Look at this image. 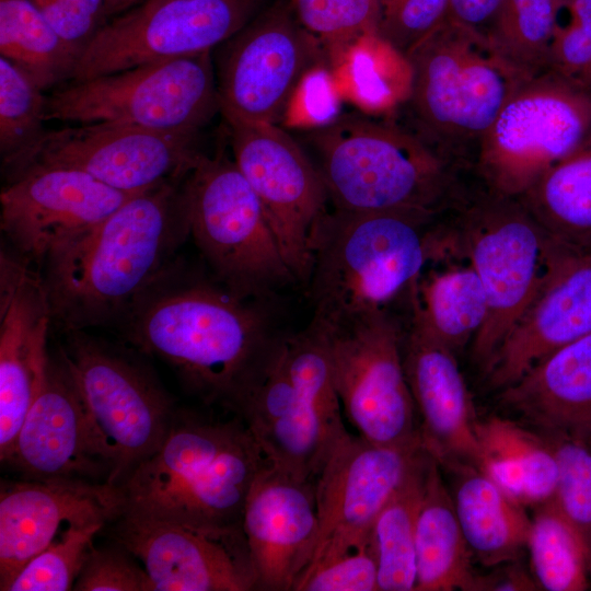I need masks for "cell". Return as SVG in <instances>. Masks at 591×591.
<instances>
[{
	"label": "cell",
	"instance_id": "6da1fadb",
	"mask_svg": "<svg viewBox=\"0 0 591 591\" xmlns=\"http://www.w3.org/2000/svg\"><path fill=\"white\" fill-rule=\"evenodd\" d=\"M117 326L130 347L167 364L188 394L233 415L281 336L253 299L198 275L179 256Z\"/></svg>",
	"mask_w": 591,
	"mask_h": 591
},
{
	"label": "cell",
	"instance_id": "7a4b0ae2",
	"mask_svg": "<svg viewBox=\"0 0 591 591\" xmlns=\"http://www.w3.org/2000/svg\"><path fill=\"white\" fill-rule=\"evenodd\" d=\"M186 176L132 196L44 260L39 274L59 331L117 325L178 257L190 236Z\"/></svg>",
	"mask_w": 591,
	"mask_h": 591
},
{
	"label": "cell",
	"instance_id": "3957f363",
	"mask_svg": "<svg viewBox=\"0 0 591 591\" xmlns=\"http://www.w3.org/2000/svg\"><path fill=\"white\" fill-rule=\"evenodd\" d=\"M269 463L244 421L176 408L159 450L117 486L121 513L242 528L250 488Z\"/></svg>",
	"mask_w": 591,
	"mask_h": 591
},
{
	"label": "cell",
	"instance_id": "277c9868",
	"mask_svg": "<svg viewBox=\"0 0 591 591\" xmlns=\"http://www.w3.org/2000/svg\"><path fill=\"white\" fill-rule=\"evenodd\" d=\"M304 143L335 209L442 216L468 186L470 171L398 124L345 114L308 131Z\"/></svg>",
	"mask_w": 591,
	"mask_h": 591
},
{
	"label": "cell",
	"instance_id": "5b68a950",
	"mask_svg": "<svg viewBox=\"0 0 591 591\" xmlns=\"http://www.w3.org/2000/svg\"><path fill=\"white\" fill-rule=\"evenodd\" d=\"M404 126L445 161L472 171L479 147L529 77L484 34L445 18L405 57Z\"/></svg>",
	"mask_w": 591,
	"mask_h": 591
},
{
	"label": "cell",
	"instance_id": "8992f818",
	"mask_svg": "<svg viewBox=\"0 0 591 591\" xmlns=\"http://www.w3.org/2000/svg\"><path fill=\"white\" fill-rule=\"evenodd\" d=\"M442 216L327 211L312 245L313 318L337 327L408 298L432 260Z\"/></svg>",
	"mask_w": 591,
	"mask_h": 591
},
{
	"label": "cell",
	"instance_id": "52a82bcc",
	"mask_svg": "<svg viewBox=\"0 0 591 591\" xmlns=\"http://www.w3.org/2000/svg\"><path fill=\"white\" fill-rule=\"evenodd\" d=\"M445 253L466 260L488 302L485 324L472 341L483 370L512 327L570 252L557 244L517 197L485 187L474 177L443 219Z\"/></svg>",
	"mask_w": 591,
	"mask_h": 591
},
{
	"label": "cell",
	"instance_id": "ba28073f",
	"mask_svg": "<svg viewBox=\"0 0 591 591\" xmlns=\"http://www.w3.org/2000/svg\"><path fill=\"white\" fill-rule=\"evenodd\" d=\"M341 412L328 331L311 321L302 332L280 336L235 416L274 466L315 482L349 433Z\"/></svg>",
	"mask_w": 591,
	"mask_h": 591
},
{
	"label": "cell",
	"instance_id": "9c48e42d",
	"mask_svg": "<svg viewBox=\"0 0 591 591\" xmlns=\"http://www.w3.org/2000/svg\"><path fill=\"white\" fill-rule=\"evenodd\" d=\"M59 351L80 392L95 444L120 485L162 445L175 403L138 350L92 336L63 333Z\"/></svg>",
	"mask_w": 591,
	"mask_h": 591
},
{
	"label": "cell",
	"instance_id": "30bf717a",
	"mask_svg": "<svg viewBox=\"0 0 591 591\" xmlns=\"http://www.w3.org/2000/svg\"><path fill=\"white\" fill-rule=\"evenodd\" d=\"M190 237L212 278L245 299L296 280L264 208L234 160L200 154L185 179Z\"/></svg>",
	"mask_w": 591,
	"mask_h": 591
},
{
	"label": "cell",
	"instance_id": "8fae6325",
	"mask_svg": "<svg viewBox=\"0 0 591 591\" xmlns=\"http://www.w3.org/2000/svg\"><path fill=\"white\" fill-rule=\"evenodd\" d=\"M219 111L211 50L69 82L46 99L47 120L196 135Z\"/></svg>",
	"mask_w": 591,
	"mask_h": 591
},
{
	"label": "cell",
	"instance_id": "7c38bea8",
	"mask_svg": "<svg viewBox=\"0 0 591 591\" xmlns=\"http://www.w3.org/2000/svg\"><path fill=\"white\" fill-rule=\"evenodd\" d=\"M591 134V92L551 70L526 78L487 131L472 172L520 197Z\"/></svg>",
	"mask_w": 591,
	"mask_h": 591
},
{
	"label": "cell",
	"instance_id": "4fadbf2b",
	"mask_svg": "<svg viewBox=\"0 0 591 591\" xmlns=\"http://www.w3.org/2000/svg\"><path fill=\"white\" fill-rule=\"evenodd\" d=\"M258 0H140L104 21L69 82L211 50L253 18Z\"/></svg>",
	"mask_w": 591,
	"mask_h": 591
},
{
	"label": "cell",
	"instance_id": "5bb4252c",
	"mask_svg": "<svg viewBox=\"0 0 591 591\" xmlns=\"http://www.w3.org/2000/svg\"><path fill=\"white\" fill-rule=\"evenodd\" d=\"M326 327L341 408L358 436L384 447L422 444L398 321L381 310Z\"/></svg>",
	"mask_w": 591,
	"mask_h": 591
},
{
	"label": "cell",
	"instance_id": "9a60e30c",
	"mask_svg": "<svg viewBox=\"0 0 591 591\" xmlns=\"http://www.w3.org/2000/svg\"><path fill=\"white\" fill-rule=\"evenodd\" d=\"M196 134L116 123L45 130L4 165L11 179L36 167L79 170L125 193H142L185 177L202 153Z\"/></svg>",
	"mask_w": 591,
	"mask_h": 591
},
{
	"label": "cell",
	"instance_id": "2e32d148",
	"mask_svg": "<svg viewBox=\"0 0 591 591\" xmlns=\"http://www.w3.org/2000/svg\"><path fill=\"white\" fill-rule=\"evenodd\" d=\"M233 160L257 195L296 280L309 281L327 188L310 155L276 124L224 118Z\"/></svg>",
	"mask_w": 591,
	"mask_h": 591
},
{
	"label": "cell",
	"instance_id": "e0dca14e",
	"mask_svg": "<svg viewBox=\"0 0 591 591\" xmlns=\"http://www.w3.org/2000/svg\"><path fill=\"white\" fill-rule=\"evenodd\" d=\"M323 57L290 3L254 16L228 39L217 71L224 118L277 124L303 79Z\"/></svg>",
	"mask_w": 591,
	"mask_h": 591
},
{
	"label": "cell",
	"instance_id": "ac0fdd59",
	"mask_svg": "<svg viewBox=\"0 0 591 591\" xmlns=\"http://www.w3.org/2000/svg\"><path fill=\"white\" fill-rule=\"evenodd\" d=\"M112 541L146 569L153 591H251L256 575L242 528H204L120 513Z\"/></svg>",
	"mask_w": 591,
	"mask_h": 591
},
{
	"label": "cell",
	"instance_id": "d6986e66",
	"mask_svg": "<svg viewBox=\"0 0 591 591\" xmlns=\"http://www.w3.org/2000/svg\"><path fill=\"white\" fill-rule=\"evenodd\" d=\"M137 194L109 187L79 170L32 167L9 181L0 194L1 230L14 253L39 268L53 252Z\"/></svg>",
	"mask_w": 591,
	"mask_h": 591
},
{
	"label": "cell",
	"instance_id": "ffe728a7",
	"mask_svg": "<svg viewBox=\"0 0 591 591\" xmlns=\"http://www.w3.org/2000/svg\"><path fill=\"white\" fill-rule=\"evenodd\" d=\"M53 316L38 271L18 254L0 256V460L16 434L44 379Z\"/></svg>",
	"mask_w": 591,
	"mask_h": 591
},
{
	"label": "cell",
	"instance_id": "44dd1931",
	"mask_svg": "<svg viewBox=\"0 0 591 591\" xmlns=\"http://www.w3.org/2000/svg\"><path fill=\"white\" fill-rule=\"evenodd\" d=\"M24 479L108 483L74 378L58 351L48 358L40 389L4 463Z\"/></svg>",
	"mask_w": 591,
	"mask_h": 591
},
{
	"label": "cell",
	"instance_id": "7402d4cb",
	"mask_svg": "<svg viewBox=\"0 0 591 591\" xmlns=\"http://www.w3.org/2000/svg\"><path fill=\"white\" fill-rule=\"evenodd\" d=\"M424 449L378 445L348 433L315 479L320 534L313 557L370 535Z\"/></svg>",
	"mask_w": 591,
	"mask_h": 591
},
{
	"label": "cell",
	"instance_id": "603a6c76",
	"mask_svg": "<svg viewBox=\"0 0 591 591\" xmlns=\"http://www.w3.org/2000/svg\"><path fill=\"white\" fill-rule=\"evenodd\" d=\"M121 513L116 486L80 479L1 482L0 590L71 525H108Z\"/></svg>",
	"mask_w": 591,
	"mask_h": 591
},
{
	"label": "cell",
	"instance_id": "cb8c5ba5",
	"mask_svg": "<svg viewBox=\"0 0 591 591\" xmlns=\"http://www.w3.org/2000/svg\"><path fill=\"white\" fill-rule=\"evenodd\" d=\"M242 529L256 590L294 591L320 534L315 482L297 479L269 462L250 488Z\"/></svg>",
	"mask_w": 591,
	"mask_h": 591
},
{
	"label": "cell",
	"instance_id": "d4e9b609",
	"mask_svg": "<svg viewBox=\"0 0 591 591\" xmlns=\"http://www.w3.org/2000/svg\"><path fill=\"white\" fill-rule=\"evenodd\" d=\"M409 322L403 336V362L422 445L441 467L478 468V421L454 351L413 314Z\"/></svg>",
	"mask_w": 591,
	"mask_h": 591
},
{
	"label": "cell",
	"instance_id": "484cf974",
	"mask_svg": "<svg viewBox=\"0 0 591 591\" xmlns=\"http://www.w3.org/2000/svg\"><path fill=\"white\" fill-rule=\"evenodd\" d=\"M591 334V251L569 252L499 346L484 372L501 390L538 361Z\"/></svg>",
	"mask_w": 591,
	"mask_h": 591
},
{
	"label": "cell",
	"instance_id": "4316f807",
	"mask_svg": "<svg viewBox=\"0 0 591 591\" xmlns=\"http://www.w3.org/2000/svg\"><path fill=\"white\" fill-rule=\"evenodd\" d=\"M499 392L500 404L544 437L591 449V334L555 350Z\"/></svg>",
	"mask_w": 591,
	"mask_h": 591
},
{
	"label": "cell",
	"instance_id": "83f0119b",
	"mask_svg": "<svg viewBox=\"0 0 591 591\" xmlns=\"http://www.w3.org/2000/svg\"><path fill=\"white\" fill-rule=\"evenodd\" d=\"M448 470L457 473L452 498L471 554L488 567L517 560L531 526L523 505L475 466L455 464Z\"/></svg>",
	"mask_w": 591,
	"mask_h": 591
},
{
	"label": "cell",
	"instance_id": "f1b7e54d",
	"mask_svg": "<svg viewBox=\"0 0 591 591\" xmlns=\"http://www.w3.org/2000/svg\"><path fill=\"white\" fill-rule=\"evenodd\" d=\"M415 591L476 590L477 573L455 512L453 498L431 457L419 507Z\"/></svg>",
	"mask_w": 591,
	"mask_h": 591
},
{
	"label": "cell",
	"instance_id": "f546056e",
	"mask_svg": "<svg viewBox=\"0 0 591 591\" xmlns=\"http://www.w3.org/2000/svg\"><path fill=\"white\" fill-rule=\"evenodd\" d=\"M478 470L521 505H542L555 494L558 464L547 439L500 417L478 421Z\"/></svg>",
	"mask_w": 591,
	"mask_h": 591
},
{
	"label": "cell",
	"instance_id": "4dcf8cb0",
	"mask_svg": "<svg viewBox=\"0 0 591 591\" xmlns=\"http://www.w3.org/2000/svg\"><path fill=\"white\" fill-rule=\"evenodd\" d=\"M517 198L557 244L590 252L591 134Z\"/></svg>",
	"mask_w": 591,
	"mask_h": 591
},
{
	"label": "cell",
	"instance_id": "1f68e13d",
	"mask_svg": "<svg viewBox=\"0 0 591 591\" xmlns=\"http://www.w3.org/2000/svg\"><path fill=\"white\" fill-rule=\"evenodd\" d=\"M462 260L422 274L408 297L410 314L454 352L474 340L488 313L484 286Z\"/></svg>",
	"mask_w": 591,
	"mask_h": 591
},
{
	"label": "cell",
	"instance_id": "d6a6232c",
	"mask_svg": "<svg viewBox=\"0 0 591 591\" xmlns=\"http://www.w3.org/2000/svg\"><path fill=\"white\" fill-rule=\"evenodd\" d=\"M431 457L426 449L420 452L399 487L374 520L372 538L381 591L415 590L416 523Z\"/></svg>",
	"mask_w": 591,
	"mask_h": 591
},
{
	"label": "cell",
	"instance_id": "836d02e7",
	"mask_svg": "<svg viewBox=\"0 0 591 591\" xmlns=\"http://www.w3.org/2000/svg\"><path fill=\"white\" fill-rule=\"evenodd\" d=\"M0 53L43 91L69 81L78 58L31 0H0Z\"/></svg>",
	"mask_w": 591,
	"mask_h": 591
},
{
	"label": "cell",
	"instance_id": "e575fe53",
	"mask_svg": "<svg viewBox=\"0 0 591 591\" xmlns=\"http://www.w3.org/2000/svg\"><path fill=\"white\" fill-rule=\"evenodd\" d=\"M538 506L526 542L535 580L548 591L587 589L591 553L586 540L552 499Z\"/></svg>",
	"mask_w": 591,
	"mask_h": 591
},
{
	"label": "cell",
	"instance_id": "d590c367",
	"mask_svg": "<svg viewBox=\"0 0 591 591\" xmlns=\"http://www.w3.org/2000/svg\"><path fill=\"white\" fill-rule=\"evenodd\" d=\"M560 0H502L487 37L528 76L546 69Z\"/></svg>",
	"mask_w": 591,
	"mask_h": 591
},
{
	"label": "cell",
	"instance_id": "8d00e7d4",
	"mask_svg": "<svg viewBox=\"0 0 591 591\" xmlns=\"http://www.w3.org/2000/svg\"><path fill=\"white\" fill-rule=\"evenodd\" d=\"M46 99L21 69L0 58V151L3 165L27 149L46 129Z\"/></svg>",
	"mask_w": 591,
	"mask_h": 591
},
{
	"label": "cell",
	"instance_id": "74e56055",
	"mask_svg": "<svg viewBox=\"0 0 591 591\" xmlns=\"http://www.w3.org/2000/svg\"><path fill=\"white\" fill-rule=\"evenodd\" d=\"M107 525H71L14 576L5 591H68L93 546V538Z\"/></svg>",
	"mask_w": 591,
	"mask_h": 591
},
{
	"label": "cell",
	"instance_id": "f35d334b",
	"mask_svg": "<svg viewBox=\"0 0 591 591\" xmlns=\"http://www.w3.org/2000/svg\"><path fill=\"white\" fill-rule=\"evenodd\" d=\"M299 21L322 47L376 38L380 0H290Z\"/></svg>",
	"mask_w": 591,
	"mask_h": 591
},
{
	"label": "cell",
	"instance_id": "ab89813d",
	"mask_svg": "<svg viewBox=\"0 0 591 591\" xmlns=\"http://www.w3.org/2000/svg\"><path fill=\"white\" fill-rule=\"evenodd\" d=\"M379 571L371 534L314 556L294 591H378Z\"/></svg>",
	"mask_w": 591,
	"mask_h": 591
},
{
	"label": "cell",
	"instance_id": "60d3db41",
	"mask_svg": "<svg viewBox=\"0 0 591 591\" xmlns=\"http://www.w3.org/2000/svg\"><path fill=\"white\" fill-rule=\"evenodd\" d=\"M546 69L591 92V0H560Z\"/></svg>",
	"mask_w": 591,
	"mask_h": 591
},
{
	"label": "cell",
	"instance_id": "b9f144b4",
	"mask_svg": "<svg viewBox=\"0 0 591 591\" xmlns=\"http://www.w3.org/2000/svg\"><path fill=\"white\" fill-rule=\"evenodd\" d=\"M545 438L558 464L552 500L581 533L591 553V449L569 439Z\"/></svg>",
	"mask_w": 591,
	"mask_h": 591
},
{
	"label": "cell",
	"instance_id": "7bdbcfd3",
	"mask_svg": "<svg viewBox=\"0 0 591 591\" xmlns=\"http://www.w3.org/2000/svg\"><path fill=\"white\" fill-rule=\"evenodd\" d=\"M448 14V0H380L378 39L405 57Z\"/></svg>",
	"mask_w": 591,
	"mask_h": 591
},
{
	"label": "cell",
	"instance_id": "ee69618b",
	"mask_svg": "<svg viewBox=\"0 0 591 591\" xmlns=\"http://www.w3.org/2000/svg\"><path fill=\"white\" fill-rule=\"evenodd\" d=\"M72 590L153 591L143 566L114 541L102 547H91Z\"/></svg>",
	"mask_w": 591,
	"mask_h": 591
},
{
	"label": "cell",
	"instance_id": "f6af8a7d",
	"mask_svg": "<svg viewBox=\"0 0 591 591\" xmlns=\"http://www.w3.org/2000/svg\"><path fill=\"white\" fill-rule=\"evenodd\" d=\"M78 56L107 16V0H31Z\"/></svg>",
	"mask_w": 591,
	"mask_h": 591
},
{
	"label": "cell",
	"instance_id": "bcb514c9",
	"mask_svg": "<svg viewBox=\"0 0 591 591\" xmlns=\"http://www.w3.org/2000/svg\"><path fill=\"white\" fill-rule=\"evenodd\" d=\"M502 0H448V14L461 23L487 36Z\"/></svg>",
	"mask_w": 591,
	"mask_h": 591
},
{
	"label": "cell",
	"instance_id": "7dc6e473",
	"mask_svg": "<svg viewBox=\"0 0 591 591\" xmlns=\"http://www.w3.org/2000/svg\"><path fill=\"white\" fill-rule=\"evenodd\" d=\"M535 583L518 564L508 565L488 575H478L476 590H535Z\"/></svg>",
	"mask_w": 591,
	"mask_h": 591
},
{
	"label": "cell",
	"instance_id": "c3c4849f",
	"mask_svg": "<svg viewBox=\"0 0 591 591\" xmlns=\"http://www.w3.org/2000/svg\"><path fill=\"white\" fill-rule=\"evenodd\" d=\"M138 1L140 0H107V15L109 14L108 12L114 14L120 12Z\"/></svg>",
	"mask_w": 591,
	"mask_h": 591
}]
</instances>
